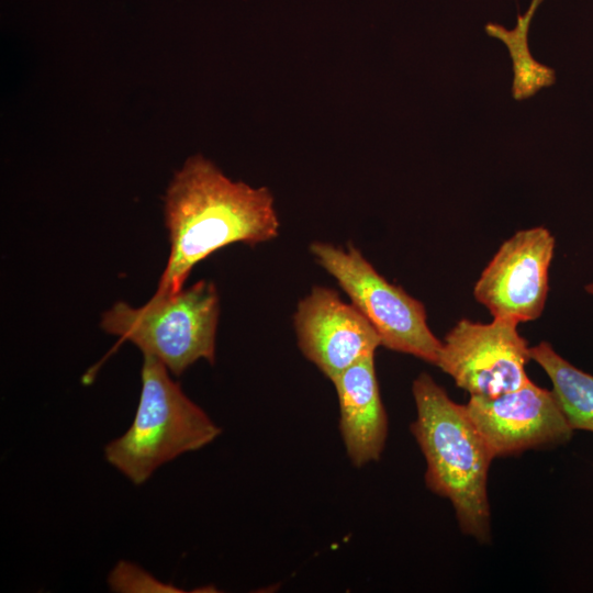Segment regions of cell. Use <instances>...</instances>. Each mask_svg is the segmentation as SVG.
Wrapping results in <instances>:
<instances>
[{
	"mask_svg": "<svg viewBox=\"0 0 593 593\" xmlns=\"http://www.w3.org/2000/svg\"><path fill=\"white\" fill-rule=\"evenodd\" d=\"M165 223L170 251L157 299L180 292L192 268L217 249L271 240L280 227L268 189L234 182L202 156L189 158L170 182Z\"/></svg>",
	"mask_w": 593,
	"mask_h": 593,
	"instance_id": "6da1fadb",
	"label": "cell"
},
{
	"mask_svg": "<svg viewBox=\"0 0 593 593\" xmlns=\"http://www.w3.org/2000/svg\"><path fill=\"white\" fill-rule=\"evenodd\" d=\"M585 290L588 293H590L591 295H593V282L589 283L586 287H585Z\"/></svg>",
	"mask_w": 593,
	"mask_h": 593,
	"instance_id": "9a60e30c",
	"label": "cell"
},
{
	"mask_svg": "<svg viewBox=\"0 0 593 593\" xmlns=\"http://www.w3.org/2000/svg\"><path fill=\"white\" fill-rule=\"evenodd\" d=\"M141 378L132 425L104 449L107 461L136 485L166 462L209 445L222 432L157 358L144 355Z\"/></svg>",
	"mask_w": 593,
	"mask_h": 593,
	"instance_id": "3957f363",
	"label": "cell"
},
{
	"mask_svg": "<svg viewBox=\"0 0 593 593\" xmlns=\"http://www.w3.org/2000/svg\"><path fill=\"white\" fill-rule=\"evenodd\" d=\"M555 237L544 226L522 230L503 242L473 287L475 300L493 317L518 324L545 309Z\"/></svg>",
	"mask_w": 593,
	"mask_h": 593,
	"instance_id": "52a82bcc",
	"label": "cell"
},
{
	"mask_svg": "<svg viewBox=\"0 0 593 593\" xmlns=\"http://www.w3.org/2000/svg\"><path fill=\"white\" fill-rule=\"evenodd\" d=\"M465 405L494 458L559 446L573 435L552 390L532 380L496 396L470 395Z\"/></svg>",
	"mask_w": 593,
	"mask_h": 593,
	"instance_id": "ba28073f",
	"label": "cell"
},
{
	"mask_svg": "<svg viewBox=\"0 0 593 593\" xmlns=\"http://www.w3.org/2000/svg\"><path fill=\"white\" fill-rule=\"evenodd\" d=\"M219 313L214 283L201 280L171 298L152 296L141 307L118 302L102 315L101 328L180 376L200 359L214 362Z\"/></svg>",
	"mask_w": 593,
	"mask_h": 593,
	"instance_id": "277c9868",
	"label": "cell"
},
{
	"mask_svg": "<svg viewBox=\"0 0 593 593\" xmlns=\"http://www.w3.org/2000/svg\"><path fill=\"white\" fill-rule=\"evenodd\" d=\"M293 324L303 356L331 381L381 346L366 317L326 287H313L298 303Z\"/></svg>",
	"mask_w": 593,
	"mask_h": 593,
	"instance_id": "9c48e42d",
	"label": "cell"
},
{
	"mask_svg": "<svg viewBox=\"0 0 593 593\" xmlns=\"http://www.w3.org/2000/svg\"><path fill=\"white\" fill-rule=\"evenodd\" d=\"M109 586L114 592L142 593V592H182L179 588L159 581L136 564L120 561L109 575Z\"/></svg>",
	"mask_w": 593,
	"mask_h": 593,
	"instance_id": "4fadbf2b",
	"label": "cell"
},
{
	"mask_svg": "<svg viewBox=\"0 0 593 593\" xmlns=\"http://www.w3.org/2000/svg\"><path fill=\"white\" fill-rule=\"evenodd\" d=\"M310 250L374 328L381 346L436 366L441 340L428 327L422 302L390 283L353 245L314 242Z\"/></svg>",
	"mask_w": 593,
	"mask_h": 593,
	"instance_id": "5b68a950",
	"label": "cell"
},
{
	"mask_svg": "<svg viewBox=\"0 0 593 593\" xmlns=\"http://www.w3.org/2000/svg\"><path fill=\"white\" fill-rule=\"evenodd\" d=\"M416 418L411 433L425 461V483L448 499L461 532L480 544L491 540L488 473L494 459L466 405L454 402L427 373L412 384Z\"/></svg>",
	"mask_w": 593,
	"mask_h": 593,
	"instance_id": "7a4b0ae2",
	"label": "cell"
},
{
	"mask_svg": "<svg viewBox=\"0 0 593 593\" xmlns=\"http://www.w3.org/2000/svg\"><path fill=\"white\" fill-rule=\"evenodd\" d=\"M339 406V433L350 462L377 461L388 437V416L376 374L374 356L347 368L333 381Z\"/></svg>",
	"mask_w": 593,
	"mask_h": 593,
	"instance_id": "30bf717a",
	"label": "cell"
},
{
	"mask_svg": "<svg viewBox=\"0 0 593 593\" xmlns=\"http://www.w3.org/2000/svg\"><path fill=\"white\" fill-rule=\"evenodd\" d=\"M529 353L549 377L570 427L593 433V374L574 367L547 342L530 347Z\"/></svg>",
	"mask_w": 593,
	"mask_h": 593,
	"instance_id": "8fae6325",
	"label": "cell"
},
{
	"mask_svg": "<svg viewBox=\"0 0 593 593\" xmlns=\"http://www.w3.org/2000/svg\"><path fill=\"white\" fill-rule=\"evenodd\" d=\"M541 2V0H533L532 3H530V7L528 9V11L526 12L525 14V18L530 20L535 10L537 9L538 4Z\"/></svg>",
	"mask_w": 593,
	"mask_h": 593,
	"instance_id": "5bb4252c",
	"label": "cell"
},
{
	"mask_svg": "<svg viewBox=\"0 0 593 593\" xmlns=\"http://www.w3.org/2000/svg\"><path fill=\"white\" fill-rule=\"evenodd\" d=\"M490 35L500 37L510 47L515 69L514 96L522 99L533 94L541 86L551 85L555 80L553 70L537 64L527 49L528 26L518 22L512 31L490 23L486 25Z\"/></svg>",
	"mask_w": 593,
	"mask_h": 593,
	"instance_id": "7c38bea8",
	"label": "cell"
},
{
	"mask_svg": "<svg viewBox=\"0 0 593 593\" xmlns=\"http://www.w3.org/2000/svg\"><path fill=\"white\" fill-rule=\"evenodd\" d=\"M518 323L493 317L490 323L458 321L441 340L436 366L470 395L496 396L517 390L530 379L527 342Z\"/></svg>",
	"mask_w": 593,
	"mask_h": 593,
	"instance_id": "8992f818",
	"label": "cell"
}]
</instances>
